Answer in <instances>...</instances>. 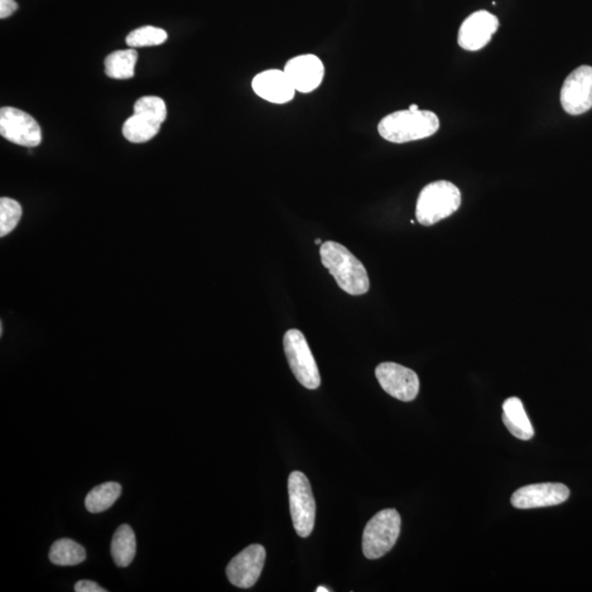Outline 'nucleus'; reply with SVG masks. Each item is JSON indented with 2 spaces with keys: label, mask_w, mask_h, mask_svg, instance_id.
I'll return each instance as SVG.
<instances>
[{
  "label": "nucleus",
  "mask_w": 592,
  "mask_h": 592,
  "mask_svg": "<svg viewBox=\"0 0 592 592\" xmlns=\"http://www.w3.org/2000/svg\"><path fill=\"white\" fill-rule=\"evenodd\" d=\"M321 258L341 290L350 296H363L369 291L367 269L343 245L336 242L322 243Z\"/></svg>",
  "instance_id": "nucleus-1"
},
{
  "label": "nucleus",
  "mask_w": 592,
  "mask_h": 592,
  "mask_svg": "<svg viewBox=\"0 0 592 592\" xmlns=\"http://www.w3.org/2000/svg\"><path fill=\"white\" fill-rule=\"evenodd\" d=\"M439 118L427 110H402L387 115L379 123V133L388 142L403 144L427 138L438 132Z\"/></svg>",
  "instance_id": "nucleus-2"
},
{
  "label": "nucleus",
  "mask_w": 592,
  "mask_h": 592,
  "mask_svg": "<svg viewBox=\"0 0 592 592\" xmlns=\"http://www.w3.org/2000/svg\"><path fill=\"white\" fill-rule=\"evenodd\" d=\"M459 188L440 180L427 185L418 196L416 218L423 226H431L455 213L461 205Z\"/></svg>",
  "instance_id": "nucleus-3"
},
{
  "label": "nucleus",
  "mask_w": 592,
  "mask_h": 592,
  "mask_svg": "<svg viewBox=\"0 0 592 592\" xmlns=\"http://www.w3.org/2000/svg\"><path fill=\"white\" fill-rule=\"evenodd\" d=\"M166 118L165 101L155 96H146L134 104V114L123 124V137L136 144L151 141L161 131Z\"/></svg>",
  "instance_id": "nucleus-4"
},
{
  "label": "nucleus",
  "mask_w": 592,
  "mask_h": 592,
  "mask_svg": "<svg viewBox=\"0 0 592 592\" xmlns=\"http://www.w3.org/2000/svg\"><path fill=\"white\" fill-rule=\"evenodd\" d=\"M402 520L395 509H384L364 529L363 550L369 560H378L392 550L401 533Z\"/></svg>",
  "instance_id": "nucleus-5"
},
{
  "label": "nucleus",
  "mask_w": 592,
  "mask_h": 592,
  "mask_svg": "<svg viewBox=\"0 0 592 592\" xmlns=\"http://www.w3.org/2000/svg\"><path fill=\"white\" fill-rule=\"evenodd\" d=\"M284 353L293 374L303 387L316 389L321 385V374L304 335L297 329L288 330L283 337Z\"/></svg>",
  "instance_id": "nucleus-6"
},
{
  "label": "nucleus",
  "mask_w": 592,
  "mask_h": 592,
  "mask_svg": "<svg viewBox=\"0 0 592 592\" xmlns=\"http://www.w3.org/2000/svg\"><path fill=\"white\" fill-rule=\"evenodd\" d=\"M288 498L293 526L301 538L311 536L315 526L316 504L309 479L302 471H292L288 478Z\"/></svg>",
  "instance_id": "nucleus-7"
},
{
  "label": "nucleus",
  "mask_w": 592,
  "mask_h": 592,
  "mask_svg": "<svg viewBox=\"0 0 592 592\" xmlns=\"http://www.w3.org/2000/svg\"><path fill=\"white\" fill-rule=\"evenodd\" d=\"M0 134L9 142L36 147L42 142L40 125L22 110L4 107L0 110Z\"/></svg>",
  "instance_id": "nucleus-8"
},
{
  "label": "nucleus",
  "mask_w": 592,
  "mask_h": 592,
  "mask_svg": "<svg viewBox=\"0 0 592 592\" xmlns=\"http://www.w3.org/2000/svg\"><path fill=\"white\" fill-rule=\"evenodd\" d=\"M381 388L391 396L402 402H412L420 393V379L415 371L394 363L379 364L375 369Z\"/></svg>",
  "instance_id": "nucleus-9"
},
{
  "label": "nucleus",
  "mask_w": 592,
  "mask_h": 592,
  "mask_svg": "<svg viewBox=\"0 0 592 592\" xmlns=\"http://www.w3.org/2000/svg\"><path fill=\"white\" fill-rule=\"evenodd\" d=\"M561 104L565 113L579 115L592 108V67L582 65L571 71L561 90Z\"/></svg>",
  "instance_id": "nucleus-10"
},
{
  "label": "nucleus",
  "mask_w": 592,
  "mask_h": 592,
  "mask_svg": "<svg viewBox=\"0 0 592 592\" xmlns=\"http://www.w3.org/2000/svg\"><path fill=\"white\" fill-rule=\"evenodd\" d=\"M266 561V550L260 544H253L236 555L226 568L230 584L238 588H252L262 575Z\"/></svg>",
  "instance_id": "nucleus-11"
},
{
  "label": "nucleus",
  "mask_w": 592,
  "mask_h": 592,
  "mask_svg": "<svg viewBox=\"0 0 592 592\" xmlns=\"http://www.w3.org/2000/svg\"><path fill=\"white\" fill-rule=\"evenodd\" d=\"M570 495V488L561 483L528 485L513 493L512 504L517 509L557 506L565 503Z\"/></svg>",
  "instance_id": "nucleus-12"
},
{
  "label": "nucleus",
  "mask_w": 592,
  "mask_h": 592,
  "mask_svg": "<svg viewBox=\"0 0 592 592\" xmlns=\"http://www.w3.org/2000/svg\"><path fill=\"white\" fill-rule=\"evenodd\" d=\"M498 27V18L494 14L486 11L476 12L462 23L457 42L462 49L479 51L488 45Z\"/></svg>",
  "instance_id": "nucleus-13"
},
{
  "label": "nucleus",
  "mask_w": 592,
  "mask_h": 592,
  "mask_svg": "<svg viewBox=\"0 0 592 592\" xmlns=\"http://www.w3.org/2000/svg\"><path fill=\"white\" fill-rule=\"evenodd\" d=\"M288 79L298 93L309 94L319 88L324 79V65L312 54L293 57L284 67Z\"/></svg>",
  "instance_id": "nucleus-14"
},
{
  "label": "nucleus",
  "mask_w": 592,
  "mask_h": 592,
  "mask_svg": "<svg viewBox=\"0 0 592 592\" xmlns=\"http://www.w3.org/2000/svg\"><path fill=\"white\" fill-rule=\"evenodd\" d=\"M253 89L260 98L272 104H287L295 98L296 89L286 71L280 70L264 71L254 76Z\"/></svg>",
  "instance_id": "nucleus-15"
},
{
  "label": "nucleus",
  "mask_w": 592,
  "mask_h": 592,
  "mask_svg": "<svg viewBox=\"0 0 592 592\" xmlns=\"http://www.w3.org/2000/svg\"><path fill=\"white\" fill-rule=\"evenodd\" d=\"M503 421L513 437L520 440H530L534 437L532 423L518 397H510L503 405Z\"/></svg>",
  "instance_id": "nucleus-16"
},
{
  "label": "nucleus",
  "mask_w": 592,
  "mask_h": 592,
  "mask_svg": "<svg viewBox=\"0 0 592 592\" xmlns=\"http://www.w3.org/2000/svg\"><path fill=\"white\" fill-rule=\"evenodd\" d=\"M137 554V538L133 529L122 524L117 529L112 542V555L115 565L128 567Z\"/></svg>",
  "instance_id": "nucleus-17"
},
{
  "label": "nucleus",
  "mask_w": 592,
  "mask_h": 592,
  "mask_svg": "<svg viewBox=\"0 0 592 592\" xmlns=\"http://www.w3.org/2000/svg\"><path fill=\"white\" fill-rule=\"evenodd\" d=\"M138 52L134 49L115 51L104 60L105 75L113 79H129L136 73Z\"/></svg>",
  "instance_id": "nucleus-18"
},
{
  "label": "nucleus",
  "mask_w": 592,
  "mask_h": 592,
  "mask_svg": "<svg viewBox=\"0 0 592 592\" xmlns=\"http://www.w3.org/2000/svg\"><path fill=\"white\" fill-rule=\"evenodd\" d=\"M122 493V486L108 481L90 490L85 500L86 509L91 513H99L112 508Z\"/></svg>",
  "instance_id": "nucleus-19"
},
{
  "label": "nucleus",
  "mask_w": 592,
  "mask_h": 592,
  "mask_svg": "<svg viewBox=\"0 0 592 592\" xmlns=\"http://www.w3.org/2000/svg\"><path fill=\"white\" fill-rule=\"evenodd\" d=\"M49 558L53 564L59 566L79 565L86 560V550L71 538H61L53 543Z\"/></svg>",
  "instance_id": "nucleus-20"
},
{
  "label": "nucleus",
  "mask_w": 592,
  "mask_h": 592,
  "mask_svg": "<svg viewBox=\"0 0 592 592\" xmlns=\"http://www.w3.org/2000/svg\"><path fill=\"white\" fill-rule=\"evenodd\" d=\"M167 33L161 28L146 26L137 29L127 37V45L137 47L157 46L167 41Z\"/></svg>",
  "instance_id": "nucleus-21"
},
{
  "label": "nucleus",
  "mask_w": 592,
  "mask_h": 592,
  "mask_svg": "<svg viewBox=\"0 0 592 592\" xmlns=\"http://www.w3.org/2000/svg\"><path fill=\"white\" fill-rule=\"evenodd\" d=\"M22 216V208L16 200L11 197L0 199V236L4 238L17 228Z\"/></svg>",
  "instance_id": "nucleus-22"
},
{
  "label": "nucleus",
  "mask_w": 592,
  "mask_h": 592,
  "mask_svg": "<svg viewBox=\"0 0 592 592\" xmlns=\"http://www.w3.org/2000/svg\"><path fill=\"white\" fill-rule=\"evenodd\" d=\"M75 591L77 592H105L103 587L90 580H79L76 582Z\"/></svg>",
  "instance_id": "nucleus-23"
},
{
  "label": "nucleus",
  "mask_w": 592,
  "mask_h": 592,
  "mask_svg": "<svg viewBox=\"0 0 592 592\" xmlns=\"http://www.w3.org/2000/svg\"><path fill=\"white\" fill-rule=\"evenodd\" d=\"M17 9L18 4L14 0H0V18L11 17Z\"/></svg>",
  "instance_id": "nucleus-24"
},
{
  "label": "nucleus",
  "mask_w": 592,
  "mask_h": 592,
  "mask_svg": "<svg viewBox=\"0 0 592 592\" xmlns=\"http://www.w3.org/2000/svg\"><path fill=\"white\" fill-rule=\"evenodd\" d=\"M316 592H329V589L325 588V587H319V588L316 589Z\"/></svg>",
  "instance_id": "nucleus-25"
},
{
  "label": "nucleus",
  "mask_w": 592,
  "mask_h": 592,
  "mask_svg": "<svg viewBox=\"0 0 592 592\" xmlns=\"http://www.w3.org/2000/svg\"><path fill=\"white\" fill-rule=\"evenodd\" d=\"M409 110H413V112H415V110H420V108H418L417 104H412L411 107H409Z\"/></svg>",
  "instance_id": "nucleus-26"
},
{
  "label": "nucleus",
  "mask_w": 592,
  "mask_h": 592,
  "mask_svg": "<svg viewBox=\"0 0 592 592\" xmlns=\"http://www.w3.org/2000/svg\"><path fill=\"white\" fill-rule=\"evenodd\" d=\"M315 244H316V245H321V240L320 238H317V239L315 240Z\"/></svg>",
  "instance_id": "nucleus-27"
}]
</instances>
